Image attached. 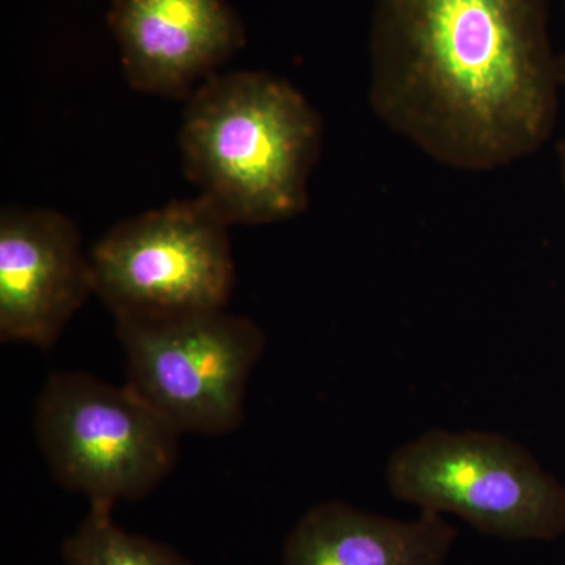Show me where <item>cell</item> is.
Instances as JSON below:
<instances>
[{"mask_svg": "<svg viewBox=\"0 0 565 565\" xmlns=\"http://www.w3.org/2000/svg\"><path fill=\"white\" fill-rule=\"evenodd\" d=\"M552 0H375L370 103L434 161L492 172L555 131Z\"/></svg>", "mask_w": 565, "mask_h": 565, "instance_id": "6da1fadb", "label": "cell"}, {"mask_svg": "<svg viewBox=\"0 0 565 565\" xmlns=\"http://www.w3.org/2000/svg\"><path fill=\"white\" fill-rule=\"evenodd\" d=\"M322 136L321 115L291 82L217 73L185 102L182 166L230 225H269L307 210Z\"/></svg>", "mask_w": 565, "mask_h": 565, "instance_id": "7a4b0ae2", "label": "cell"}, {"mask_svg": "<svg viewBox=\"0 0 565 565\" xmlns=\"http://www.w3.org/2000/svg\"><path fill=\"white\" fill-rule=\"evenodd\" d=\"M390 493L419 512L455 515L508 542L565 534V486L505 435L430 429L388 457Z\"/></svg>", "mask_w": 565, "mask_h": 565, "instance_id": "3957f363", "label": "cell"}, {"mask_svg": "<svg viewBox=\"0 0 565 565\" xmlns=\"http://www.w3.org/2000/svg\"><path fill=\"white\" fill-rule=\"evenodd\" d=\"M33 427L55 481L102 508L154 492L180 451L181 434L131 386L85 373L47 379Z\"/></svg>", "mask_w": 565, "mask_h": 565, "instance_id": "277c9868", "label": "cell"}, {"mask_svg": "<svg viewBox=\"0 0 565 565\" xmlns=\"http://www.w3.org/2000/svg\"><path fill=\"white\" fill-rule=\"evenodd\" d=\"M230 226L202 195L126 218L93 245V289L117 321L225 310L236 285Z\"/></svg>", "mask_w": 565, "mask_h": 565, "instance_id": "5b68a950", "label": "cell"}, {"mask_svg": "<svg viewBox=\"0 0 565 565\" xmlns=\"http://www.w3.org/2000/svg\"><path fill=\"white\" fill-rule=\"evenodd\" d=\"M128 382L178 433L225 435L244 422L248 381L266 349L250 318L225 310L122 319Z\"/></svg>", "mask_w": 565, "mask_h": 565, "instance_id": "8992f818", "label": "cell"}, {"mask_svg": "<svg viewBox=\"0 0 565 565\" xmlns=\"http://www.w3.org/2000/svg\"><path fill=\"white\" fill-rule=\"evenodd\" d=\"M95 294L90 255L61 211L9 206L0 214V340L50 349Z\"/></svg>", "mask_w": 565, "mask_h": 565, "instance_id": "52a82bcc", "label": "cell"}, {"mask_svg": "<svg viewBox=\"0 0 565 565\" xmlns=\"http://www.w3.org/2000/svg\"><path fill=\"white\" fill-rule=\"evenodd\" d=\"M134 90L184 99L245 44L226 0H111L107 14Z\"/></svg>", "mask_w": 565, "mask_h": 565, "instance_id": "ba28073f", "label": "cell"}, {"mask_svg": "<svg viewBox=\"0 0 565 565\" xmlns=\"http://www.w3.org/2000/svg\"><path fill=\"white\" fill-rule=\"evenodd\" d=\"M456 537V527L434 512L399 520L323 501L286 535L281 565H448Z\"/></svg>", "mask_w": 565, "mask_h": 565, "instance_id": "9c48e42d", "label": "cell"}, {"mask_svg": "<svg viewBox=\"0 0 565 565\" xmlns=\"http://www.w3.org/2000/svg\"><path fill=\"white\" fill-rule=\"evenodd\" d=\"M114 509L90 505L76 531L62 542L65 565H193L173 546L131 534L114 522Z\"/></svg>", "mask_w": 565, "mask_h": 565, "instance_id": "30bf717a", "label": "cell"}, {"mask_svg": "<svg viewBox=\"0 0 565 565\" xmlns=\"http://www.w3.org/2000/svg\"><path fill=\"white\" fill-rule=\"evenodd\" d=\"M557 159H559L561 180L565 189V139L557 145Z\"/></svg>", "mask_w": 565, "mask_h": 565, "instance_id": "8fae6325", "label": "cell"}, {"mask_svg": "<svg viewBox=\"0 0 565 565\" xmlns=\"http://www.w3.org/2000/svg\"><path fill=\"white\" fill-rule=\"evenodd\" d=\"M557 77H559L561 87L565 88V51L557 55Z\"/></svg>", "mask_w": 565, "mask_h": 565, "instance_id": "7c38bea8", "label": "cell"}]
</instances>
